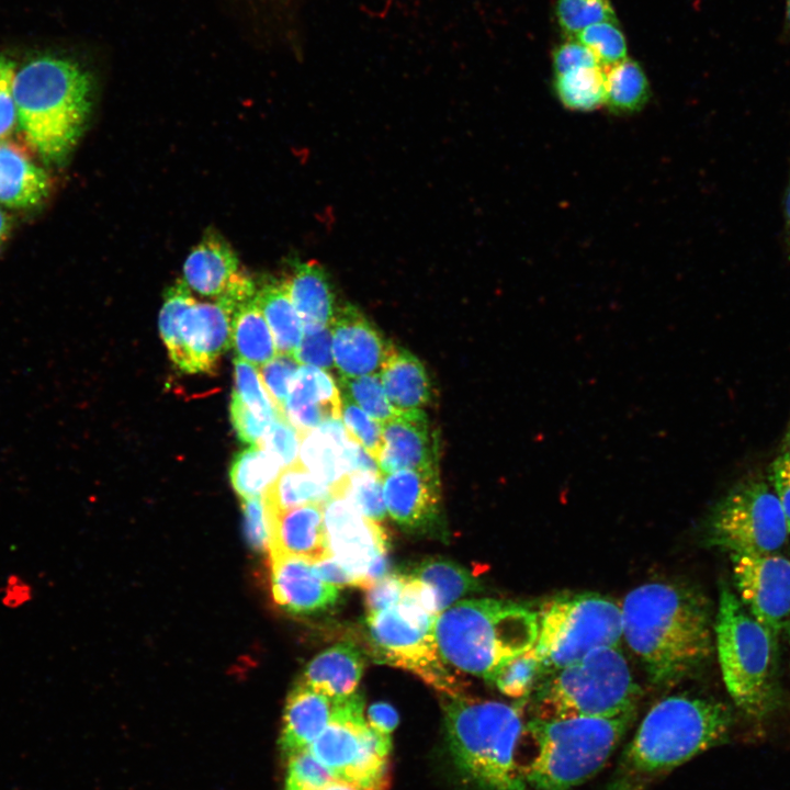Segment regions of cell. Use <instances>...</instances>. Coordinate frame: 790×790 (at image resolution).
I'll return each mask as SVG.
<instances>
[{
    "mask_svg": "<svg viewBox=\"0 0 790 790\" xmlns=\"http://www.w3.org/2000/svg\"><path fill=\"white\" fill-rule=\"evenodd\" d=\"M330 330L334 364L339 376L380 373L395 347L351 305L337 307Z\"/></svg>",
    "mask_w": 790,
    "mask_h": 790,
    "instance_id": "obj_16",
    "label": "cell"
},
{
    "mask_svg": "<svg viewBox=\"0 0 790 790\" xmlns=\"http://www.w3.org/2000/svg\"><path fill=\"white\" fill-rule=\"evenodd\" d=\"M335 776L308 749L289 756L285 790H319Z\"/></svg>",
    "mask_w": 790,
    "mask_h": 790,
    "instance_id": "obj_44",
    "label": "cell"
},
{
    "mask_svg": "<svg viewBox=\"0 0 790 790\" xmlns=\"http://www.w3.org/2000/svg\"><path fill=\"white\" fill-rule=\"evenodd\" d=\"M18 126L46 165H61L76 147L92 108L93 83L78 63L40 55L15 69Z\"/></svg>",
    "mask_w": 790,
    "mask_h": 790,
    "instance_id": "obj_2",
    "label": "cell"
},
{
    "mask_svg": "<svg viewBox=\"0 0 790 790\" xmlns=\"http://www.w3.org/2000/svg\"><path fill=\"white\" fill-rule=\"evenodd\" d=\"M538 632V612L496 599L453 603L436 617L433 625L443 663L484 678L505 661L532 648Z\"/></svg>",
    "mask_w": 790,
    "mask_h": 790,
    "instance_id": "obj_4",
    "label": "cell"
},
{
    "mask_svg": "<svg viewBox=\"0 0 790 790\" xmlns=\"http://www.w3.org/2000/svg\"><path fill=\"white\" fill-rule=\"evenodd\" d=\"M538 613L539 632L533 647L546 675L595 650L618 646L622 636L621 608L597 592L554 597Z\"/></svg>",
    "mask_w": 790,
    "mask_h": 790,
    "instance_id": "obj_9",
    "label": "cell"
},
{
    "mask_svg": "<svg viewBox=\"0 0 790 790\" xmlns=\"http://www.w3.org/2000/svg\"><path fill=\"white\" fill-rule=\"evenodd\" d=\"M433 592L437 616L459 598L477 589L476 579L456 563L442 558H429L408 574Z\"/></svg>",
    "mask_w": 790,
    "mask_h": 790,
    "instance_id": "obj_32",
    "label": "cell"
},
{
    "mask_svg": "<svg viewBox=\"0 0 790 790\" xmlns=\"http://www.w3.org/2000/svg\"><path fill=\"white\" fill-rule=\"evenodd\" d=\"M364 668L361 651L350 642L336 644L306 666L300 681L335 699L357 692Z\"/></svg>",
    "mask_w": 790,
    "mask_h": 790,
    "instance_id": "obj_26",
    "label": "cell"
},
{
    "mask_svg": "<svg viewBox=\"0 0 790 790\" xmlns=\"http://www.w3.org/2000/svg\"><path fill=\"white\" fill-rule=\"evenodd\" d=\"M556 18L563 32L574 37L600 22H617L609 0H557Z\"/></svg>",
    "mask_w": 790,
    "mask_h": 790,
    "instance_id": "obj_40",
    "label": "cell"
},
{
    "mask_svg": "<svg viewBox=\"0 0 790 790\" xmlns=\"http://www.w3.org/2000/svg\"><path fill=\"white\" fill-rule=\"evenodd\" d=\"M366 722L379 733L391 736L398 724V714L391 704L376 702L369 707Z\"/></svg>",
    "mask_w": 790,
    "mask_h": 790,
    "instance_id": "obj_54",
    "label": "cell"
},
{
    "mask_svg": "<svg viewBox=\"0 0 790 790\" xmlns=\"http://www.w3.org/2000/svg\"><path fill=\"white\" fill-rule=\"evenodd\" d=\"M545 676L543 664L532 647L501 663L485 679L506 696L524 698Z\"/></svg>",
    "mask_w": 790,
    "mask_h": 790,
    "instance_id": "obj_36",
    "label": "cell"
},
{
    "mask_svg": "<svg viewBox=\"0 0 790 790\" xmlns=\"http://www.w3.org/2000/svg\"><path fill=\"white\" fill-rule=\"evenodd\" d=\"M234 369L233 396L237 397L251 411L272 422L281 411L267 392L259 372L252 364L239 358L235 359Z\"/></svg>",
    "mask_w": 790,
    "mask_h": 790,
    "instance_id": "obj_39",
    "label": "cell"
},
{
    "mask_svg": "<svg viewBox=\"0 0 790 790\" xmlns=\"http://www.w3.org/2000/svg\"><path fill=\"white\" fill-rule=\"evenodd\" d=\"M535 716H616L635 712L640 689L618 646L595 650L546 675L534 689Z\"/></svg>",
    "mask_w": 790,
    "mask_h": 790,
    "instance_id": "obj_8",
    "label": "cell"
},
{
    "mask_svg": "<svg viewBox=\"0 0 790 790\" xmlns=\"http://www.w3.org/2000/svg\"><path fill=\"white\" fill-rule=\"evenodd\" d=\"M319 790H362L359 787L340 779H334Z\"/></svg>",
    "mask_w": 790,
    "mask_h": 790,
    "instance_id": "obj_57",
    "label": "cell"
},
{
    "mask_svg": "<svg viewBox=\"0 0 790 790\" xmlns=\"http://www.w3.org/2000/svg\"><path fill=\"white\" fill-rule=\"evenodd\" d=\"M383 448L379 459L382 475L399 470L437 466V451L427 415L421 409L397 411L382 422Z\"/></svg>",
    "mask_w": 790,
    "mask_h": 790,
    "instance_id": "obj_19",
    "label": "cell"
},
{
    "mask_svg": "<svg viewBox=\"0 0 790 790\" xmlns=\"http://www.w3.org/2000/svg\"><path fill=\"white\" fill-rule=\"evenodd\" d=\"M317 575L328 584L338 588L345 586L360 587L359 578L338 563L334 557L324 558L313 563Z\"/></svg>",
    "mask_w": 790,
    "mask_h": 790,
    "instance_id": "obj_53",
    "label": "cell"
},
{
    "mask_svg": "<svg viewBox=\"0 0 790 790\" xmlns=\"http://www.w3.org/2000/svg\"><path fill=\"white\" fill-rule=\"evenodd\" d=\"M270 583L274 601L294 614L326 611L338 600V587L323 580L313 562L270 555Z\"/></svg>",
    "mask_w": 790,
    "mask_h": 790,
    "instance_id": "obj_18",
    "label": "cell"
},
{
    "mask_svg": "<svg viewBox=\"0 0 790 790\" xmlns=\"http://www.w3.org/2000/svg\"><path fill=\"white\" fill-rule=\"evenodd\" d=\"M380 375L386 396L397 411L421 409L430 402L428 373L409 351L394 347Z\"/></svg>",
    "mask_w": 790,
    "mask_h": 790,
    "instance_id": "obj_27",
    "label": "cell"
},
{
    "mask_svg": "<svg viewBox=\"0 0 790 790\" xmlns=\"http://www.w3.org/2000/svg\"><path fill=\"white\" fill-rule=\"evenodd\" d=\"M241 507L248 544L255 551H264L269 548L270 541V524L264 499L262 497L241 499Z\"/></svg>",
    "mask_w": 790,
    "mask_h": 790,
    "instance_id": "obj_47",
    "label": "cell"
},
{
    "mask_svg": "<svg viewBox=\"0 0 790 790\" xmlns=\"http://www.w3.org/2000/svg\"><path fill=\"white\" fill-rule=\"evenodd\" d=\"M159 329L170 359L187 373H210L232 347L230 311L218 300L198 303L183 281L167 289Z\"/></svg>",
    "mask_w": 790,
    "mask_h": 790,
    "instance_id": "obj_10",
    "label": "cell"
},
{
    "mask_svg": "<svg viewBox=\"0 0 790 790\" xmlns=\"http://www.w3.org/2000/svg\"><path fill=\"white\" fill-rule=\"evenodd\" d=\"M445 696V731L459 768L484 790H529L515 758L523 730L519 708Z\"/></svg>",
    "mask_w": 790,
    "mask_h": 790,
    "instance_id": "obj_5",
    "label": "cell"
},
{
    "mask_svg": "<svg viewBox=\"0 0 790 790\" xmlns=\"http://www.w3.org/2000/svg\"><path fill=\"white\" fill-rule=\"evenodd\" d=\"M730 709L710 699L672 696L651 708L629 743L612 790H636L719 744L729 733Z\"/></svg>",
    "mask_w": 790,
    "mask_h": 790,
    "instance_id": "obj_3",
    "label": "cell"
},
{
    "mask_svg": "<svg viewBox=\"0 0 790 790\" xmlns=\"http://www.w3.org/2000/svg\"><path fill=\"white\" fill-rule=\"evenodd\" d=\"M331 497H343L363 516L380 522L385 519L386 506L382 475L352 473L330 490Z\"/></svg>",
    "mask_w": 790,
    "mask_h": 790,
    "instance_id": "obj_37",
    "label": "cell"
},
{
    "mask_svg": "<svg viewBox=\"0 0 790 790\" xmlns=\"http://www.w3.org/2000/svg\"><path fill=\"white\" fill-rule=\"evenodd\" d=\"M324 523L332 557L354 574L364 588L365 574L373 560L387 552L382 527L363 516L343 497H331L323 505Z\"/></svg>",
    "mask_w": 790,
    "mask_h": 790,
    "instance_id": "obj_15",
    "label": "cell"
},
{
    "mask_svg": "<svg viewBox=\"0 0 790 790\" xmlns=\"http://www.w3.org/2000/svg\"><path fill=\"white\" fill-rule=\"evenodd\" d=\"M341 417L349 438L379 461L383 448L382 424L342 396Z\"/></svg>",
    "mask_w": 790,
    "mask_h": 790,
    "instance_id": "obj_42",
    "label": "cell"
},
{
    "mask_svg": "<svg viewBox=\"0 0 790 790\" xmlns=\"http://www.w3.org/2000/svg\"><path fill=\"white\" fill-rule=\"evenodd\" d=\"M302 364L290 354H276L260 366L261 381L276 408L283 414L293 381Z\"/></svg>",
    "mask_w": 790,
    "mask_h": 790,
    "instance_id": "obj_43",
    "label": "cell"
},
{
    "mask_svg": "<svg viewBox=\"0 0 790 790\" xmlns=\"http://www.w3.org/2000/svg\"><path fill=\"white\" fill-rule=\"evenodd\" d=\"M585 67L602 66L596 55L580 42L573 40L558 45L554 49L553 69L555 76Z\"/></svg>",
    "mask_w": 790,
    "mask_h": 790,
    "instance_id": "obj_51",
    "label": "cell"
},
{
    "mask_svg": "<svg viewBox=\"0 0 790 790\" xmlns=\"http://www.w3.org/2000/svg\"><path fill=\"white\" fill-rule=\"evenodd\" d=\"M714 633L730 697L747 715L766 716L779 701L777 637L726 585L720 588Z\"/></svg>",
    "mask_w": 790,
    "mask_h": 790,
    "instance_id": "obj_7",
    "label": "cell"
},
{
    "mask_svg": "<svg viewBox=\"0 0 790 790\" xmlns=\"http://www.w3.org/2000/svg\"><path fill=\"white\" fill-rule=\"evenodd\" d=\"M293 357L301 363L330 371L335 366L330 325L303 326L302 340Z\"/></svg>",
    "mask_w": 790,
    "mask_h": 790,
    "instance_id": "obj_46",
    "label": "cell"
},
{
    "mask_svg": "<svg viewBox=\"0 0 790 790\" xmlns=\"http://www.w3.org/2000/svg\"><path fill=\"white\" fill-rule=\"evenodd\" d=\"M303 326L330 325L337 307L331 284L317 262L297 263L284 281Z\"/></svg>",
    "mask_w": 790,
    "mask_h": 790,
    "instance_id": "obj_28",
    "label": "cell"
},
{
    "mask_svg": "<svg viewBox=\"0 0 790 790\" xmlns=\"http://www.w3.org/2000/svg\"><path fill=\"white\" fill-rule=\"evenodd\" d=\"M300 435L281 413L269 425L259 445L287 467L298 462Z\"/></svg>",
    "mask_w": 790,
    "mask_h": 790,
    "instance_id": "obj_45",
    "label": "cell"
},
{
    "mask_svg": "<svg viewBox=\"0 0 790 790\" xmlns=\"http://www.w3.org/2000/svg\"><path fill=\"white\" fill-rule=\"evenodd\" d=\"M12 230V219L9 214L0 208V249L8 240Z\"/></svg>",
    "mask_w": 790,
    "mask_h": 790,
    "instance_id": "obj_56",
    "label": "cell"
},
{
    "mask_svg": "<svg viewBox=\"0 0 790 790\" xmlns=\"http://www.w3.org/2000/svg\"><path fill=\"white\" fill-rule=\"evenodd\" d=\"M782 453H785L786 455L790 456V424H789L788 431H787V433H786Z\"/></svg>",
    "mask_w": 790,
    "mask_h": 790,
    "instance_id": "obj_59",
    "label": "cell"
},
{
    "mask_svg": "<svg viewBox=\"0 0 790 790\" xmlns=\"http://www.w3.org/2000/svg\"><path fill=\"white\" fill-rule=\"evenodd\" d=\"M345 699V698H343ZM342 699L331 698L298 681L284 708L281 747L291 756L308 749L337 714Z\"/></svg>",
    "mask_w": 790,
    "mask_h": 790,
    "instance_id": "obj_22",
    "label": "cell"
},
{
    "mask_svg": "<svg viewBox=\"0 0 790 790\" xmlns=\"http://www.w3.org/2000/svg\"><path fill=\"white\" fill-rule=\"evenodd\" d=\"M32 597L31 586L19 576H10L3 587L2 602L10 608H16L27 602Z\"/></svg>",
    "mask_w": 790,
    "mask_h": 790,
    "instance_id": "obj_55",
    "label": "cell"
},
{
    "mask_svg": "<svg viewBox=\"0 0 790 790\" xmlns=\"http://www.w3.org/2000/svg\"><path fill=\"white\" fill-rule=\"evenodd\" d=\"M587 46L606 69L628 58L627 42L616 22L592 24L574 36Z\"/></svg>",
    "mask_w": 790,
    "mask_h": 790,
    "instance_id": "obj_41",
    "label": "cell"
},
{
    "mask_svg": "<svg viewBox=\"0 0 790 790\" xmlns=\"http://www.w3.org/2000/svg\"><path fill=\"white\" fill-rule=\"evenodd\" d=\"M391 736L372 729L363 716L359 692L342 699L337 714L308 751L337 779L362 790H386Z\"/></svg>",
    "mask_w": 790,
    "mask_h": 790,
    "instance_id": "obj_11",
    "label": "cell"
},
{
    "mask_svg": "<svg viewBox=\"0 0 790 790\" xmlns=\"http://www.w3.org/2000/svg\"><path fill=\"white\" fill-rule=\"evenodd\" d=\"M230 419L238 439L251 445L259 444L271 421L258 416L237 397L232 396Z\"/></svg>",
    "mask_w": 790,
    "mask_h": 790,
    "instance_id": "obj_50",
    "label": "cell"
},
{
    "mask_svg": "<svg viewBox=\"0 0 790 790\" xmlns=\"http://www.w3.org/2000/svg\"><path fill=\"white\" fill-rule=\"evenodd\" d=\"M256 301L272 332L278 354L293 356L303 336V321L283 282H270L256 292Z\"/></svg>",
    "mask_w": 790,
    "mask_h": 790,
    "instance_id": "obj_30",
    "label": "cell"
},
{
    "mask_svg": "<svg viewBox=\"0 0 790 790\" xmlns=\"http://www.w3.org/2000/svg\"><path fill=\"white\" fill-rule=\"evenodd\" d=\"M239 273L235 251L214 230L204 234L183 264V282L204 296H221Z\"/></svg>",
    "mask_w": 790,
    "mask_h": 790,
    "instance_id": "obj_24",
    "label": "cell"
},
{
    "mask_svg": "<svg viewBox=\"0 0 790 790\" xmlns=\"http://www.w3.org/2000/svg\"><path fill=\"white\" fill-rule=\"evenodd\" d=\"M607 69L605 105L614 114L640 111L650 99V84L641 66L625 58Z\"/></svg>",
    "mask_w": 790,
    "mask_h": 790,
    "instance_id": "obj_34",
    "label": "cell"
},
{
    "mask_svg": "<svg viewBox=\"0 0 790 790\" xmlns=\"http://www.w3.org/2000/svg\"><path fill=\"white\" fill-rule=\"evenodd\" d=\"M329 498H331L330 488L300 461L284 467L263 496L269 514L309 504L324 505Z\"/></svg>",
    "mask_w": 790,
    "mask_h": 790,
    "instance_id": "obj_31",
    "label": "cell"
},
{
    "mask_svg": "<svg viewBox=\"0 0 790 790\" xmlns=\"http://www.w3.org/2000/svg\"><path fill=\"white\" fill-rule=\"evenodd\" d=\"M298 461L330 490L350 474L349 438L340 419L301 432Z\"/></svg>",
    "mask_w": 790,
    "mask_h": 790,
    "instance_id": "obj_25",
    "label": "cell"
},
{
    "mask_svg": "<svg viewBox=\"0 0 790 790\" xmlns=\"http://www.w3.org/2000/svg\"><path fill=\"white\" fill-rule=\"evenodd\" d=\"M788 535L776 494L759 479L736 485L708 517L709 543L730 554H772L783 546Z\"/></svg>",
    "mask_w": 790,
    "mask_h": 790,
    "instance_id": "obj_13",
    "label": "cell"
},
{
    "mask_svg": "<svg viewBox=\"0 0 790 790\" xmlns=\"http://www.w3.org/2000/svg\"><path fill=\"white\" fill-rule=\"evenodd\" d=\"M621 613L622 635L656 685L684 679L711 653L710 609L704 597L690 587L643 584L625 596Z\"/></svg>",
    "mask_w": 790,
    "mask_h": 790,
    "instance_id": "obj_1",
    "label": "cell"
},
{
    "mask_svg": "<svg viewBox=\"0 0 790 790\" xmlns=\"http://www.w3.org/2000/svg\"><path fill=\"white\" fill-rule=\"evenodd\" d=\"M435 620L425 609L399 601L366 614L370 645L380 662L413 672L444 695H458L461 685L445 668L436 645Z\"/></svg>",
    "mask_w": 790,
    "mask_h": 790,
    "instance_id": "obj_12",
    "label": "cell"
},
{
    "mask_svg": "<svg viewBox=\"0 0 790 790\" xmlns=\"http://www.w3.org/2000/svg\"><path fill=\"white\" fill-rule=\"evenodd\" d=\"M634 712L616 716H534L527 731L535 754L521 769L529 790H571L598 772Z\"/></svg>",
    "mask_w": 790,
    "mask_h": 790,
    "instance_id": "obj_6",
    "label": "cell"
},
{
    "mask_svg": "<svg viewBox=\"0 0 790 790\" xmlns=\"http://www.w3.org/2000/svg\"><path fill=\"white\" fill-rule=\"evenodd\" d=\"M770 482L790 534V456L781 453L776 458L770 467Z\"/></svg>",
    "mask_w": 790,
    "mask_h": 790,
    "instance_id": "obj_52",
    "label": "cell"
},
{
    "mask_svg": "<svg viewBox=\"0 0 790 790\" xmlns=\"http://www.w3.org/2000/svg\"><path fill=\"white\" fill-rule=\"evenodd\" d=\"M736 595L769 632L790 622V561L775 554H731Z\"/></svg>",
    "mask_w": 790,
    "mask_h": 790,
    "instance_id": "obj_14",
    "label": "cell"
},
{
    "mask_svg": "<svg viewBox=\"0 0 790 790\" xmlns=\"http://www.w3.org/2000/svg\"><path fill=\"white\" fill-rule=\"evenodd\" d=\"M383 489L387 514L405 530L429 532L439 524L441 492L438 467L386 474Z\"/></svg>",
    "mask_w": 790,
    "mask_h": 790,
    "instance_id": "obj_17",
    "label": "cell"
},
{
    "mask_svg": "<svg viewBox=\"0 0 790 790\" xmlns=\"http://www.w3.org/2000/svg\"><path fill=\"white\" fill-rule=\"evenodd\" d=\"M15 65L0 57V140L9 138L18 125V112L12 93Z\"/></svg>",
    "mask_w": 790,
    "mask_h": 790,
    "instance_id": "obj_49",
    "label": "cell"
},
{
    "mask_svg": "<svg viewBox=\"0 0 790 790\" xmlns=\"http://www.w3.org/2000/svg\"><path fill=\"white\" fill-rule=\"evenodd\" d=\"M280 462L259 444L250 445L235 454L229 478L235 492L241 497H263L281 473Z\"/></svg>",
    "mask_w": 790,
    "mask_h": 790,
    "instance_id": "obj_33",
    "label": "cell"
},
{
    "mask_svg": "<svg viewBox=\"0 0 790 790\" xmlns=\"http://www.w3.org/2000/svg\"><path fill=\"white\" fill-rule=\"evenodd\" d=\"M283 414L298 433L316 429L328 420L340 419L339 387L327 371L301 365Z\"/></svg>",
    "mask_w": 790,
    "mask_h": 790,
    "instance_id": "obj_21",
    "label": "cell"
},
{
    "mask_svg": "<svg viewBox=\"0 0 790 790\" xmlns=\"http://www.w3.org/2000/svg\"><path fill=\"white\" fill-rule=\"evenodd\" d=\"M268 518L270 555L294 556L313 563L332 557L323 505L309 504L276 514L268 512Z\"/></svg>",
    "mask_w": 790,
    "mask_h": 790,
    "instance_id": "obj_20",
    "label": "cell"
},
{
    "mask_svg": "<svg viewBox=\"0 0 790 790\" xmlns=\"http://www.w3.org/2000/svg\"><path fill=\"white\" fill-rule=\"evenodd\" d=\"M232 346L237 358L258 366L278 354L272 332L257 304L256 295L240 304L233 313Z\"/></svg>",
    "mask_w": 790,
    "mask_h": 790,
    "instance_id": "obj_29",
    "label": "cell"
},
{
    "mask_svg": "<svg viewBox=\"0 0 790 790\" xmlns=\"http://www.w3.org/2000/svg\"><path fill=\"white\" fill-rule=\"evenodd\" d=\"M785 214H786L787 227L790 233V185L788 188V191L786 194V200H785Z\"/></svg>",
    "mask_w": 790,
    "mask_h": 790,
    "instance_id": "obj_58",
    "label": "cell"
},
{
    "mask_svg": "<svg viewBox=\"0 0 790 790\" xmlns=\"http://www.w3.org/2000/svg\"><path fill=\"white\" fill-rule=\"evenodd\" d=\"M338 382L342 397L381 424L397 413L386 396L380 373L354 377L339 376Z\"/></svg>",
    "mask_w": 790,
    "mask_h": 790,
    "instance_id": "obj_38",
    "label": "cell"
},
{
    "mask_svg": "<svg viewBox=\"0 0 790 790\" xmlns=\"http://www.w3.org/2000/svg\"><path fill=\"white\" fill-rule=\"evenodd\" d=\"M30 147L12 140H0V204L10 208H32L50 192L47 172L33 159Z\"/></svg>",
    "mask_w": 790,
    "mask_h": 790,
    "instance_id": "obj_23",
    "label": "cell"
},
{
    "mask_svg": "<svg viewBox=\"0 0 790 790\" xmlns=\"http://www.w3.org/2000/svg\"><path fill=\"white\" fill-rule=\"evenodd\" d=\"M407 576L406 574H387L365 592L366 614L380 612L394 607L400 600Z\"/></svg>",
    "mask_w": 790,
    "mask_h": 790,
    "instance_id": "obj_48",
    "label": "cell"
},
{
    "mask_svg": "<svg viewBox=\"0 0 790 790\" xmlns=\"http://www.w3.org/2000/svg\"><path fill=\"white\" fill-rule=\"evenodd\" d=\"M786 20L790 30V0H786Z\"/></svg>",
    "mask_w": 790,
    "mask_h": 790,
    "instance_id": "obj_60",
    "label": "cell"
},
{
    "mask_svg": "<svg viewBox=\"0 0 790 790\" xmlns=\"http://www.w3.org/2000/svg\"><path fill=\"white\" fill-rule=\"evenodd\" d=\"M554 92L568 110L590 112L606 100V71L602 67H585L555 76Z\"/></svg>",
    "mask_w": 790,
    "mask_h": 790,
    "instance_id": "obj_35",
    "label": "cell"
}]
</instances>
